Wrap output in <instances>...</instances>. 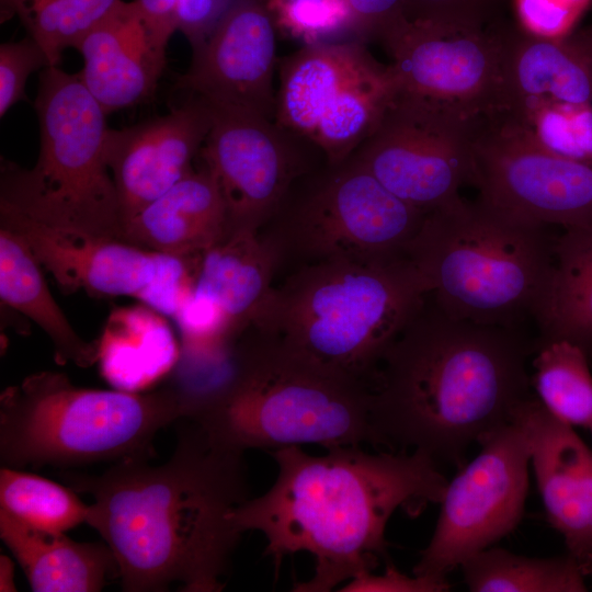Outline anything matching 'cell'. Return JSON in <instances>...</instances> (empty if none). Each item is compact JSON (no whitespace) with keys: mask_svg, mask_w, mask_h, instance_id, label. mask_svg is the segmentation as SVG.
Segmentation results:
<instances>
[{"mask_svg":"<svg viewBox=\"0 0 592 592\" xmlns=\"http://www.w3.org/2000/svg\"><path fill=\"white\" fill-rule=\"evenodd\" d=\"M177 443L161 465L113 463L100 475L61 471L93 498L87 524L113 553L126 592L223 590L221 577L242 532L232 514L249 499L243 451L223 444L194 420L177 422Z\"/></svg>","mask_w":592,"mask_h":592,"instance_id":"obj_1","label":"cell"},{"mask_svg":"<svg viewBox=\"0 0 592 592\" xmlns=\"http://www.w3.org/2000/svg\"><path fill=\"white\" fill-rule=\"evenodd\" d=\"M428 297L368 382L375 446L462 465L530 397V346L515 328L454 318Z\"/></svg>","mask_w":592,"mask_h":592,"instance_id":"obj_2","label":"cell"},{"mask_svg":"<svg viewBox=\"0 0 592 592\" xmlns=\"http://www.w3.org/2000/svg\"><path fill=\"white\" fill-rule=\"evenodd\" d=\"M271 455L278 469L275 482L240 504L232 520L242 533L264 535V553L276 568L286 555L314 556L312 577L294 587L300 592H328L373 571L386 555L391 515L397 510L418 515L441 503L448 483L420 452L374 454L340 446L310 455L287 446Z\"/></svg>","mask_w":592,"mask_h":592,"instance_id":"obj_3","label":"cell"},{"mask_svg":"<svg viewBox=\"0 0 592 592\" xmlns=\"http://www.w3.org/2000/svg\"><path fill=\"white\" fill-rule=\"evenodd\" d=\"M428 295L407 254L325 259L274 288L252 328L318 367L368 385Z\"/></svg>","mask_w":592,"mask_h":592,"instance_id":"obj_4","label":"cell"},{"mask_svg":"<svg viewBox=\"0 0 592 592\" xmlns=\"http://www.w3.org/2000/svg\"><path fill=\"white\" fill-rule=\"evenodd\" d=\"M547 225L460 196L426 214L406 254L447 315L515 328L534 317L554 264Z\"/></svg>","mask_w":592,"mask_h":592,"instance_id":"obj_5","label":"cell"},{"mask_svg":"<svg viewBox=\"0 0 592 592\" xmlns=\"http://www.w3.org/2000/svg\"><path fill=\"white\" fill-rule=\"evenodd\" d=\"M257 333L238 344L236 369L218 398L191 420L243 452L375 445L367 384L318 367Z\"/></svg>","mask_w":592,"mask_h":592,"instance_id":"obj_6","label":"cell"},{"mask_svg":"<svg viewBox=\"0 0 592 592\" xmlns=\"http://www.w3.org/2000/svg\"><path fill=\"white\" fill-rule=\"evenodd\" d=\"M183 417L168 384L147 391L73 385L66 374L34 373L0 396V463L22 469L72 468L150 458L164 426Z\"/></svg>","mask_w":592,"mask_h":592,"instance_id":"obj_7","label":"cell"},{"mask_svg":"<svg viewBox=\"0 0 592 592\" xmlns=\"http://www.w3.org/2000/svg\"><path fill=\"white\" fill-rule=\"evenodd\" d=\"M34 105L37 160L32 169L1 163L0 202L58 229L123 240L106 160L107 114L78 73L58 66L41 72Z\"/></svg>","mask_w":592,"mask_h":592,"instance_id":"obj_8","label":"cell"},{"mask_svg":"<svg viewBox=\"0 0 592 592\" xmlns=\"http://www.w3.org/2000/svg\"><path fill=\"white\" fill-rule=\"evenodd\" d=\"M277 65L275 122L315 145L330 164L358 148L396 93L389 65L362 41L305 44Z\"/></svg>","mask_w":592,"mask_h":592,"instance_id":"obj_9","label":"cell"},{"mask_svg":"<svg viewBox=\"0 0 592 592\" xmlns=\"http://www.w3.org/2000/svg\"><path fill=\"white\" fill-rule=\"evenodd\" d=\"M0 227L19 235L65 292L128 296L173 318L193 294L201 255H171L122 239L58 229L1 202Z\"/></svg>","mask_w":592,"mask_h":592,"instance_id":"obj_10","label":"cell"},{"mask_svg":"<svg viewBox=\"0 0 592 592\" xmlns=\"http://www.w3.org/2000/svg\"><path fill=\"white\" fill-rule=\"evenodd\" d=\"M297 242L319 260L378 259L406 254L428 213L385 187L352 157L330 164L291 192Z\"/></svg>","mask_w":592,"mask_h":592,"instance_id":"obj_11","label":"cell"},{"mask_svg":"<svg viewBox=\"0 0 592 592\" xmlns=\"http://www.w3.org/2000/svg\"><path fill=\"white\" fill-rule=\"evenodd\" d=\"M477 127L396 92L350 157L395 195L430 213L458 198L463 185H474Z\"/></svg>","mask_w":592,"mask_h":592,"instance_id":"obj_12","label":"cell"},{"mask_svg":"<svg viewBox=\"0 0 592 592\" xmlns=\"http://www.w3.org/2000/svg\"><path fill=\"white\" fill-rule=\"evenodd\" d=\"M379 41L391 58L396 92L476 126L499 113L503 92L499 21L474 27L402 18Z\"/></svg>","mask_w":592,"mask_h":592,"instance_id":"obj_13","label":"cell"},{"mask_svg":"<svg viewBox=\"0 0 592 592\" xmlns=\"http://www.w3.org/2000/svg\"><path fill=\"white\" fill-rule=\"evenodd\" d=\"M479 454L447 483L429 545L413 574L446 578L519 525L528 490L530 448L510 422L485 436Z\"/></svg>","mask_w":592,"mask_h":592,"instance_id":"obj_14","label":"cell"},{"mask_svg":"<svg viewBox=\"0 0 592 592\" xmlns=\"http://www.w3.org/2000/svg\"><path fill=\"white\" fill-rule=\"evenodd\" d=\"M209 106L213 122L200 157L223 197L229 232L259 230L304 173L307 152L319 149L262 115Z\"/></svg>","mask_w":592,"mask_h":592,"instance_id":"obj_15","label":"cell"},{"mask_svg":"<svg viewBox=\"0 0 592 592\" xmlns=\"http://www.w3.org/2000/svg\"><path fill=\"white\" fill-rule=\"evenodd\" d=\"M474 153L482 200L547 226H592V162L554 155L494 117L476 129Z\"/></svg>","mask_w":592,"mask_h":592,"instance_id":"obj_16","label":"cell"},{"mask_svg":"<svg viewBox=\"0 0 592 592\" xmlns=\"http://www.w3.org/2000/svg\"><path fill=\"white\" fill-rule=\"evenodd\" d=\"M503 92L494 116L537 144L592 105V56L577 31L561 38L501 23Z\"/></svg>","mask_w":592,"mask_h":592,"instance_id":"obj_17","label":"cell"},{"mask_svg":"<svg viewBox=\"0 0 592 592\" xmlns=\"http://www.w3.org/2000/svg\"><path fill=\"white\" fill-rule=\"evenodd\" d=\"M276 27L262 0H234L209 36L193 50L191 66L179 77L177 88L210 105L275 121Z\"/></svg>","mask_w":592,"mask_h":592,"instance_id":"obj_18","label":"cell"},{"mask_svg":"<svg viewBox=\"0 0 592 592\" xmlns=\"http://www.w3.org/2000/svg\"><path fill=\"white\" fill-rule=\"evenodd\" d=\"M212 122L209 104L191 95L163 116L109 129L106 160L124 229L147 205L194 171L193 161L200 156Z\"/></svg>","mask_w":592,"mask_h":592,"instance_id":"obj_19","label":"cell"},{"mask_svg":"<svg viewBox=\"0 0 592 592\" xmlns=\"http://www.w3.org/2000/svg\"><path fill=\"white\" fill-rule=\"evenodd\" d=\"M512 422L526 436L547 520L580 563L592 554V451L537 398L521 401Z\"/></svg>","mask_w":592,"mask_h":592,"instance_id":"obj_20","label":"cell"},{"mask_svg":"<svg viewBox=\"0 0 592 592\" xmlns=\"http://www.w3.org/2000/svg\"><path fill=\"white\" fill-rule=\"evenodd\" d=\"M76 49L83 58L78 75L106 114L151 95L166 66L134 0H122Z\"/></svg>","mask_w":592,"mask_h":592,"instance_id":"obj_21","label":"cell"},{"mask_svg":"<svg viewBox=\"0 0 592 592\" xmlns=\"http://www.w3.org/2000/svg\"><path fill=\"white\" fill-rule=\"evenodd\" d=\"M228 232L223 197L203 166L130 219L123 240L166 254L195 257Z\"/></svg>","mask_w":592,"mask_h":592,"instance_id":"obj_22","label":"cell"},{"mask_svg":"<svg viewBox=\"0 0 592 592\" xmlns=\"http://www.w3.org/2000/svg\"><path fill=\"white\" fill-rule=\"evenodd\" d=\"M275 257L259 230H232L203 252L193 294L216 304L238 337L257 323L273 293Z\"/></svg>","mask_w":592,"mask_h":592,"instance_id":"obj_23","label":"cell"},{"mask_svg":"<svg viewBox=\"0 0 592 592\" xmlns=\"http://www.w3.org/2000/svg\"><path fill=\"white\" fill-rule=\"evenodd\" d=\"M0 537L34 592H98L116 560L105 542L81 543L29 526L0 510Z\"/></svg>","mask_w":592,"mask_h":592,"instance_id":"obj_24","label":"cell"},{"mask_svg":"<svg viewBox=\"0 0 592 592\" xmlns=\"http://www.w3.org/2000/svg\"><path fill=\"white\" fill-rule=\"evenodd\" d=\"M534 318L539 345L566 340L592 353V226L555 237L553 269Z\"/></svg>","mask_w":592,"mask_h":592,"instance_id":"obj_25","label":"cell"},{"mask_svg":"<svg viewBox=\"0 0 592 592\" xmlns=\"http://www.w3.org/2000/svg\"><path fill=\"white\" fill-rule=\"evenodd\" d=\"M42 265L25 241L0 227L1 300L33 320L49 337L55 361L86 368L98 362L96 342L83 340L50 293Z\"/></svg>","mask_w":592,"mask_h":592,"instance_id":"obj_26","label":"cell"},{"mask_svg":"<svg viewBox=\"0 0 592 592\" xmlns=\"http://www.w3.org/2000/svg\"><path fill=\"white\" fill-rule=\"evenodd\" d=\"M150 307L117 309L96 342L102 375L116 387L139 391L175 366L181 349Z\"/></svg>","mask_w":592,"mask_h":592,"instance_id":"obj_27","label":"cell"},{"mask_svg":"<svg viewBox=\"0 0 592 592\" xmlns=\"http://www.w3.org/2000/svg\"><path fill=\"white\" fill-rule=\"evenodd\" d=\"M460 568L473 592H583L588 588L579 561L570 556L532 558L488 547Z\"/></svg>","mask_w":592,"mask_h":592,"instance_id":"obj_28","label":"cell"},{"mask_svg":"<svg viewBox=\"0 0 592 592\" xmlns=\"http://www.w3.org/2000/svg\"><path fill=\"white\" fill-rule=\"evenodd\" d=\"M588 353L566 340L542 343L533 362V386L540 403L571 426L592 424V374Z\"/></svg>","mask_w":592,"mask_h":592,"instance_id":"obj_29","label":"cell"},{"mask_svg":"<svg viewBox=\"0 0 592 592\" xmlns=\"http://www.w3.org/2000/svg\"><path fill=\"white\" fill-rule=\"evenodd\" d=\"M122 0H0L1 22L16 15L27 35L58 66L66 48L78 43Z\"/></svg>","mask_w":592,"mask_h":592,"instance_id":"obj_30","label":"cell"},{"mask_svg":"<svg viewBox=\"0 0 592 592\" xmlns=\"http://www.w3.org/2000/svg\"><path fill=\"white\" fill-rule=\"evenodd\" d=\"M89 508L69 486L18 468L1 467L0 510L29 526L66 533L87 523Z\"/></svg>","mask_w":592,"mask_h":592,"instance_id":"obj_31","label":"cell"},{"mask_svg":"<svg viewBox=\"0 0 592 592\" xmlns=\"http://www.w3.org/2000/svg\"><path fill=\"white\" fill-rule=\"evenodd\" d=\"M591 4L592 0H513L516 25L545 38L571 34Z\"/></svg>","mask_w":592,"mask_h":592,"instance_id":"obj_32","label":"cell"},{"mask_svg":"<svg viewBox=\"0 0 592 592\" xmlns=\"http://www.w3.org/2000/svg\"><path fill=\"white\" fill-rule=\"evenodd\" d=\"M501 0H403L409 22L487 27L498 20Z\"/></svg>","mask_w":592,"mask_h":592,"instance_id":"obj_33","label":"cell"},{"mask_svg":"<svg viewBox=\"0 0 592 592\" xmlns=\"http://www.w3.org/2000/svg\"><path fill=\"white\" fill-rule=\"evenodd\" d=\"M49 60L39 44L29 35L16 42L0 45V115L24 99L31 73L49 67Z\"/></svg>","mask_w":592,"mask_h":592,"instance_id":"obj_34","label":"cell"},{"mask_svg":"<svg viewBox=\"0 0 592 592\" xmlns=\"http://www.w3.org/2000/svg\"><path fill=\"white\" fill-rule=\"evenodd\" d=\"M234 0H177L174 21L192 46L200 47L227 12Z\"/></svg>","mask_w":592,"mask_h":592,"instance_id":"obj_35","label":"cell"},{"mask_svg":"<svg viewBox=\"0 0 592 592\" xmlns=\"http://www.w3.org/2000/svg\"><path fill=\"white\" fill-rule=\"evenodd\" d=\"M451 584L446 578H431L415 576L409 577L388 563L383 574H373V571L363 572L351 579L341 591L364 592H442L448 591Z\"/></svg>","mask_w":592,"mask_h":592,"instance_id":"obj_36","label":"cell"},{"mask_svg":"<svg viewBox=\"0 0 592 592\" xmlns=\"http://www.w3.org/2000/svg\"><path fill=\"white\" fill-rule=\"evenodd\" d=\"M403 0H346L351 30L360 41L380 39L402 16Z\"/></svg>","mask_w":592,"mask_h":592,"instance_id":"obj_37","label":"cell"},{"mask_svg":"<svg viewBox=\"0 0 592 592\" xmlns=\"http://www.w3.org/2000/svg\"><path fill=\"white\" fill-rule=\"evenodd\" d=\"M152 44L166 53L169 39L177 32L174 10L177 0H134Z\"/></svg>","mask_w":592,"mask_h":592,"instance_id":"obj_38","label":"cell"},{"mask_svg":"<svg viewBox=\"0 0 592 592\" xmlns=\"http://www.w3.org/2000/svg\"><path fill=\"white\" fill-rule=\"evenodd\" d=\"M0 591H16L13 561L3 554L0 555Z\"/></svg>","mask_w":592,"mask_h":592,"instance_id":"obj_39","label":"cell"},{"mask_svg":"<svg viewBox=\"0 0 592 592\" xmlns=\"http://www.w3.org/2000/svg\"><path fill=\"white\" fill-rule=\"evenodd\" d=\"M578 33L592 56V24L582 30H578Z\"/></svg>","mask_w":592,"mask_h":592,"instance_id":"obj_40","label":"cell"},{"mask_svg":"<svg viewBox=\"0 0 592 592\" xmlns=\"http://www.w3.org/2000/svg\"><path fill=\"white\" fill-rule=\"evenodd\" d=\"M581 571L585 576H592V554L580 562Z\"/></svg>","mask_w":592,"mask_h":592,"instance_id":"obj_41","label":"cell"},{"mask_svg":"<svg viewBox=\"0 0 592 592\" xmlns=\"http://www.w3.org/2000/svg\"><path fill=\"white\" fill-rule=\"evenodd\" d=\"M590 429H591V431H592V424H591Z\"/></svg>","mask_w":592,"mask_h":592,"instance_id":"obj_42","label":"cell"},{"mask_svg":"<svg viewBox=\"0 0 592 592\" xmlns=\"http://www.w3.org/2000/svg\"><path fill=\"white\" fill-rule=\"evenodd\" d=\"M262 1H265V0H262Z\"/></svg>","mask_w":592,"mask_h":592,"instance_id":"obj_43","label":"cell"}]
</instances>
